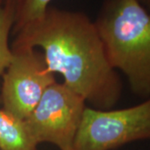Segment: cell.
<instances>
[{"mask_svg": "<svg viewBox=\"0 0 150 150\" xmlns=\"http://www.w3.org/2000/svg\"><path fill=\"white\" fill-rule=\"evenodd\" d=\"M94 22L108 61L135 95L150 98V13L139 0H104Z\"/></svg>", "mask_w": 150, "mask_h": 150, "instance_id": "2", "label": "cell"}, {"mask_svg": "<svg viewBox=\"0 0 150 150\" xmlns=\"http://www.w3.org/2000/svg\"><path fill=\"white\" fill-rule=\"evenodd\" d=\"M140 4L144 7L146 10L150 13V0H139Z\"/></svg>", "mask_w": 150, "mask_h": 150, "instance_id": "9", "label": "cell"}, {"mask_svg": "<svg viewBox=\"0 0 150 150\" xmlns=\"http://www.w3.org/2000/svg\"><path fill=\"white\" fill-rule=\"evenodd\" d=\"M143 139H150V98L117 110L86 107L73 150H112Z\"/></svg>", "mask_w": 150, "mask_h": 150, "instance_id": "3", "label": "cell"}, {"mask_svg": "<svg viewBox=\"0 0 150 150\" xmlns=\"http://www.w3.org/2000/svg\"><path fill=\"white\" fill-rule=\"evenodd\" d=\"M0 150H1V149H0Z\"/></svg>", "mask_w": 150, "mask_h": 150, "instance_id": "11", "label": "cell"}, {"mask_svg": "<svg viewBox=\"0 0 150 150\" xmlns=\"http://www.w3.org/2000/svg\"><path fill=\"white\" fill-rule=\"evenodd\" d=\"M11 48L13 59L2 76L0 102L3 109L25 120L56 79L47 69L43 54L36 48Z\"/></svg>", "mask_w": 150, "mask_h": 150, "instance_id": "5", "label": "cell"}, {"mask_svg": "<svg viewBox=\"0 0 150 150\" xmlns=\"http://www.w3.org/2000/svg\"><path fill=\"white\" fill-rule=\"evenodd\" d=\"M14 22L13 0H4L0 4V78L10 64L13 51L9 45V34Z\"/></svg>", "mask_w": 150, "mask_h": 150, "instance_id": "7", "label": "cell"}, {"mask_svg": "<svg viewBox=\"0 0 150 150\" xmlns=\"http://www.w3.org/2000/svg\"><path fill=\"white\" fill-rule=\"evenodd\" d=\"M24 120L0 109V149L38 150Z\"/></svg>", "mask_w": 150, "mask_h": 150, "instance_id": "6", "label": "cell"}, {"mask_svg": "<svg viewBox=\"0 0 150 150\" xmlns=\"http://www.w3.org/2000/svg\"><path fill=\"white\" fill-rule=\"evenodd\" d=\"M52 0H13L14 22L12 32L15 34L22 28L45 13Z\"/></svg>", "mask_w": 150, "mask_h": 150, "instance_id": "8", "label": "cell"}, {"mask_svg": "<svg viewBox=\"0 0 150 150\" xmlns=\"http://www.w3.org/2000/svg\"><path fill=\"white\" fill-rule=\"evenodd\" d=\"M4 0H0V4H2V3L4 2Z\"/></svg>", "mask_w": 150, "mask_h": 150, "instance_id": "10", "label": "cell"}, {"mask_svg": "<svg viewBox=\"0 0 150 150\" xmlns=\"http://www.w3.org/2000/svg\"><path fill=\"white\" fill-rule=\"evenodd\" d=\"M86 101L64 83L49 86L24 122L38 144L49 143L60 150H73Z\"/></svg>", "mask_w": 150, "mask_h": 150, "instance_id": "4", "label": "cell"}, {"mask_svg": "<svg viewBox=\"0 0 150 150\" xmlns=\"http://www.w3.org/2000/svg\"><path fill=\"white\" fill-rule=\"evenodd\" d=\"M11 47L40 48L49 73L95 109L108 110L119 100L122 83L108 61L94 22L81 12L49 7L14 34Z\"/></svg>", "mask_w": 150, "mask_h": 150, "instance_id": "1", "label": "cell"}]
</instances>
